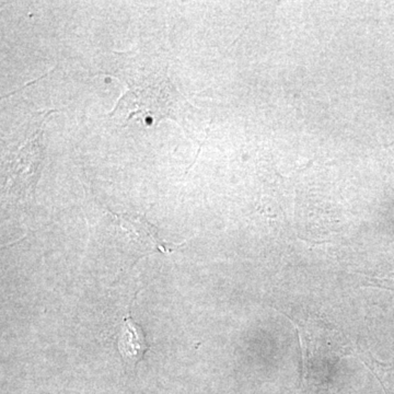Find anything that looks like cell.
<instances>
[{"label":"cell","mask_w":394,"mask_h":394,"mask_svg":"<svg viewBox=\"0 0 394 394\" xmlns=\"http://www.w3.org/2000/svg\"><path fill=\"white\" fill-rule=\"evenodd\" d=\"M149 347L151 345L147 343L143 327L135 322L129 315L125 317L120 333L117 335V349L120 351L125 367L135 369Z\"/></svg>","instance_id":"6da1fadb"}]
</instances>
